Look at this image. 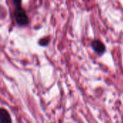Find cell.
<instances>
[{
    "label": "cell",
    "instance_id": "cell-4",
    "mask_svg": "<svg viewBox=\"0 0 123 123\" xmlns=\"http://www.w3.org/2000/svg\"><path fill=\"white\" fill-rule=\"evenodd\" d=\"M48 43H49V40H48V39H46V38H45V39H42V40H40V45H41L42 46H46L48 44Z\"/></svg>",
    "mask_w": 123,
    "mask_h": 123
},
{
    "label": "cell",
    "instance_id": "cell-2",
    "mask_svg": "<svg viewBox=\"0 0 123 123\" xmlns=\"http://www.w3.org/2000/svg\"><path fill=\"white\" fill-rule=\"evenodd\" d=\"M0 123H12L9 112L4 108L0 110Z\"/></svg>",
    "mask_w": 123,
    "mask_h": 123
},
{
    "label": "cell",
    "instance_id": "cell-3",
    "mask_svg": "<svg viewBox=\"0 0 123 123\" xmlns=\"http://www.w3.org/2000/svg\"><path fill=\"white\" fill-rule=\"evenodd\" d=\"M92 46L93 50L99 54H102L105 51V45L99 40H94L92 43Z\"/></svg>",
    "mask_w": 123,
    "mask_h": 123
},
{
    "label": "cell",
    "instance_id": "cell-1",
    "mask_svg": "<svg viewBox=\"0 0 123 123\" xmlns=\"http://www.w3.org/2000/svg\"><path fill=\"white\" fill-rule=\"evenodd\" d=\"M14 19H15L17 24L20 26L27 25L29 22L28 17L26 12L21 7H17L14 12Z\"/></svg>",
    "mask_w": 123,
    "mask_h": 123
},
{
    "label": "cell",
    "instance_id": "cell-5",
    "mask_svg": "<svg viewBox=\"0 0 123 123\" xmlns=\"http://www.w3.org/2000/svg\"><path fill=\"white\" fill-rule=\"evenodd\" d=\"M12 1H13V3L14 4V5L16 6V7H20L22 0H12Z\"/></svg>",
    "mask_w": 123,
    "mask_h": 123
}]
</instances>
